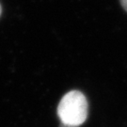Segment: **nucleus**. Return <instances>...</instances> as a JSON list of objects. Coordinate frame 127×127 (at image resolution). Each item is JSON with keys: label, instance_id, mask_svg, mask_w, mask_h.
Instances as JSON below:
<instances>
[{"label": "nucleus", "instance_id": "nucleus-2", "mask_svg": "<svg viewBox=\"0 0 127 127\" xmlns=\"http://www.w3.org/2000/svg\"><path fill=\"white\" fill-rule=\"evenodd\" d=\"M121 3H122V6L123 7V9L127 11V0H121Z\"/></svg>", "mask_w": 127, "mask_h": 127}, {"label": "nucleus", "instance_id": "nucleus-1", "mask_svg": "<svg viewBox=\"0 0 127 127\" xmlns=\"http://www.w3.org/2000/svg\"><path fill=\"white\" fill-rule=\"evenodd\" d=\"M89 104L85 95L78 91H71L60 100L58 115L61 123L78 127L88 118Z\"/></svg>", "mask_w": 127, "mask_h": 127}, {"label": "nucleus", "instance_id": "nucleus-3", "mask_svg": "<svg viewBox=\"0 0 127 127\" xmlns=\"http://www.w3.org/2000/svg\"><path fill=\"white\" fill-rule=\"evenodd\" d=\"M59 127H76V126H73V125H69V124H63V123H61Z\"/></svg>", "mask_w": 127, "mask_h": 127}, {"label": "nucleus", "instance_id": "nucleus-4", "mask_svg": "<svg viewBox=\"0 0 127 127\" xmlns=\"http://www.w3.org/2000/svg\"><path fill=\"white\" fill-rule=\"evenodd\" d=\"M1 11H2V9H1V5H0V15H1Z\"/></svg>", "mask_w": 127, "mask_h": 127}]
</instances>
